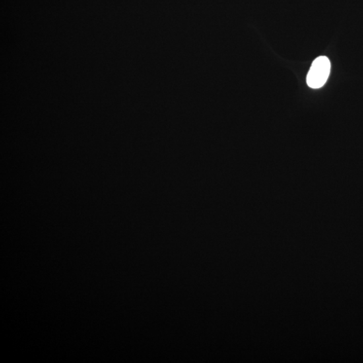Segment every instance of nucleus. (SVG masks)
Masks as SVG:
<instances>
[{
  "mask_svg": "<svg viewBox=\"0 0 363 363\" xmlns=\"http://www.w3.org/2000/svg\"><path fill=\"white\" fill-rule=\"evenodd\" d=\"M331 67V61L327 57L320 56L315 59L307 74V85L313 89L322 87L329 77Z\"/></svg>",
  "mask_w": 363,
  "mask_h": 363,
  "instance_id": "1",
  "label": "nucleus"
}]
</instances>
